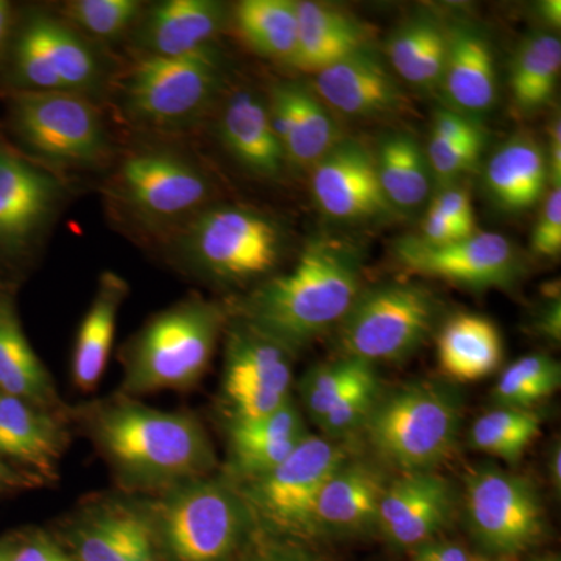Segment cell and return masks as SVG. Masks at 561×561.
Masks as SVG:
<instances>
[{"label": "cell", "mask_w": 561, "mask_h": 561, "mask_svg": "<svg viewBox=\"0 0 561 561\" xmlns=\"http://www.w3.org/2000/svg\"><path fill=\"white\" fill-rule=\"evenodd\" d=\"M224 321L219 306L201 298L158 313L128 353L124 378L127 397L194 386L213 359Z\"/></svg>", "instance_id": "4"}, {"label": "cell", "mask_w": 561, "mask_h": 561, "mask_svg": "<svg viewBox=\"0 0 561 561\" xmlns=\"http://www.w3.org/2000/svg\"><path fill=\"white\" fill-rule=\"evenodd\" d=\"M448 22L419 13L402 22L386 44V57L398 80L421 91H440L448 58Z\"/></svg>", "instance_id": "30"}, {"label": "cell", "mask_w": 561, "mask_h": 561, "mask_svg": "<svg viewBox=\"0 0 561 561\" xmlns=\"http://www.w3.org/2000/svg\"><path fill=\"white\" fill-rule=\"evenodd\" d=\"M298 33L291 68L321 72L362 49L371 47L370 33L356 18L321 2H297Z\"/></svg>", "instance_id": "26"}, {"label": "cell", "mask_w": 561, "mask_h": 561, "mask_svg": "<svg viewBox=\"0 0 561 561\" xmlns=\"http://www.w3.org/2000/svg\"><path fill=\"white\" fill-rule=\"evenodd\" d=\"M91 511L76 529L80 561H158L149 518L119 504Z\"/></svg>", "instance_id": "28"}, {"label": "cell", "mask_w": 561, "mask_h": 561, "mask_svg": "<svg viewBox=\"0 0 561 561\" xmlns=\"http://www.w3.org/2000/svg\"><path fill=\"white\" fill-rule=\"evenodd\" d=\"M387 481L362 461L346 460L324 482L316 507L319 530L357 531L378 526Z\"/></svg>", "instance_id": "29"}, {"label": "cell", "mask_w": 561, "mask_h": 561, "mask_svg": "<svg viewBox=\"0 0 561 561\" xmlns=\"http://www.w3.org/2000/svg\"><path fill=\"white\" fill-rule=\"evenodd\" d=\"M451 483L434 471L400 472L387 482L379 502L378 526L402 548H419L445 529L451 519Z\"/></svg>", "instance_id": "18"}, {"label": "cell", "mask_w": 561, "mask_h": 561, "mask_svg": "<svg viewBox=\"0 0 561 561\" xmlns=\"http://www.w3.org/2000/svg\"><path fill=\"white\" fill-rule=\"evenodd\" d=\"M234 20L251 49L264 58L290 65L297 47V2L243 0L236 7Z\"/></svg>", "instance_id": "37"}, {"label": "cell", "mask_w": 561, "mask_h": 561, "mask_svg": "<svg viewBox=\"0 0 561 561\" xmlns=\"http://www.w3.org/2000/svg\"><path fill=\"white\" fill-rule=\"evenodd\" d=\"M561 69L559 35L537 31L527 35L511 62L512 101L524 116L538 113L551 103Z\"/></svg>", "instance_id": "36"}, {"label": "cell", "mask_w": 561, "mask_h": 561, "mask_svg": "<svg viewBox=\"0 0 561 561\" xmlns=\"http://www.w3.org/2000/svg\"><path fill=\"white\" fill-rule=\"evenodd\" d=\"M117 186L128 208L150 225L175 224L201 213L209 201L205 173L169 151H140L121 165Z\"/></svg>", "instance_id": "15"}, {"label": "cell", "mask_w": 561, "mask_h": 561, "mask_svg": "<svg viewBox=\"0 0 561 561\" xmlns=\"http://www.w3.org/2000/svg\"><path fill=\"white\" fill-rule=\"evenodd\" d=\"M253 561H308L302 559V557L297 556V553L290 552H272L267 553V556H261L260 559Z\"/></svg>", "instance_id": "53"}, {"label": "cell", "mask_w": 561, "mask_h": 561, "mask_svg": "<svg viewBox=\"0 0 561 561\" xmlns=\"http://www.w3.org/2000/svg\"><path fill=\"white\" fill-rule=\"evenodd\" d=\"M448 58L440 87L445 108L479 121L497 101L493 46L474 22H448Z\"/></svg>", "instance_id": "21"}, {"label": "cell", "mask_w": 561, "mask_h": 561, "mask_svg": "<svg viewBox=\"0 0 561 561\" xmlns=\"http://www.w3.org/2000/svg\"><path fill=\"white\" fill-rule=\"evenodd\" d=\"M348 459L331 438L308 434L278 467L242 482L239 491L253 522L286 537H311L320 531L316 523L320 491Z\"/></svg>", "instance_id": "9"}, {"label": "cell", "mask_w": 561, "mask_h": 561, "mask_svg": "<svg viewBox=\"0 0 561 561\" xmlns=\"http://www.w3.org/2000/svg\"><path fill=\"white\" fill-rule=\"evenodd\" d=\"M65 445L51 412L0 391V459L36 481H51Z\"/></svg>", "instance_id": "22"}, {"label": "cell", "mask_w": 561, "mask_h": 561, "mask_svg": "<svg viewBox=\"0 0 561 561\" xmlns=\"http://www.w3.org/2000/svg\"><path fill=\"white\" fill-rule=\"evenodd\" d=\"M312 88L332 113L354 119L391 116L408 105L400 80L373 46L316 73Z\"/></svg>", "instance_id": "17"}, {"label": "cell", "mask_w": 561, "mask_h": 561, "mask_svg": "<svg viewBox=\"0 0 561 561\" xmlns=\"http://www.w3.org/2000/svg\"><path fill=\"white\" fill-rule=\"evenodd\" d=\"M373 154L383 195L394 213L413 214L430 203L435 184L419 140L405 131L389 133Z\"/></svg>", "instance_id": "34"}, {"label": "cell", "mask_w": 561, "mask_h": 561, "mask_svg": "<svg viewBox=\"0 0 561 561\" xmlns=\"http://www.w3.org/2000/svg\"><path fill=\"white\" fill-rule=\"evenodd\" d=\"M127 294V283L121 276L103 273L73 345L72 379L81 390L94 389L105 373L116 334L117 313Z\"/></svg>", "instance_id": "32"}, {"label": "cell", "mask_w": 561, "mask_h": 561, "mask_svg": "<svg viewBox=\"0 0 561 561\" xmlns=\"http://www.w3.org/2000/svg\"><path fill=\"white\" fill-rule=\"evenodd\" d=\"M538 331L551 341L560 342L561 335V306L560 298L552 300L542 309L538 317Z\"/></svg>", "instance_id": "49"}, {"label": "cell", "mask_w": 561, "mask_h": 561, "mask_svg": "<svg viewBox=\"0 0 561 561\" xmlns=\"http://www.w3.org/2000/svg\"><path fill=\"white\" fill-rule=\"evenodd\" d=\"M10 119L21 142L54 164L91 165L108 149L101 114L77 92H18Z\"/></svg>", "instance_id": "10"}, {"label": "cell", "mask_w": 561, "mask_h": 561, "mask_svg": "<svg viewBox=\"0 0 561 561\" xmlns=\"http://www.w3.org/2000/svg\"><path fill=\"white\" fill-rule=\"evenodd\" d=\"M90 420L95 445L128 485L164 490L205 478L216 467L208 434L190 413L162 412L122 398L99 408Z\"/></svg>", "instance_id": "2"}, {"label": "cell", "mask_w": 561, "mask_h": 561, "mask_svg": "<svg viewBox=\"0 0 561 561\" xmlns=\"http://www.w3.org/2000/svg\"><path fill=\"white\" fill-rule=\"evenodd\" d=\"M227 18L216 0H165L147 11L136 41L149 57H184L213 47Z\"/></svg>", "instance_id": "23"}, {"label": "cell", "mask_w": 561, "mask_h": 561, "mask_svg": "<svg viewBox=\"0 0 561 561\" xmlns=\"http://www.w3.org/2000/svg\"><path fill=\"white\" fill-rule=\"evenodd\" d=\"M548 471H549V479H551L553 489L557 490V493H560V489H561V446H560V443H557V445H553L552 449H551V454H549Z\"/></svg>", "instance_id": "51"}, {"label": "cell", "mask_w": 561, "mask_h": 561, "mask_svg": "<svg viewBox=\"0 0 561 561\" xmlns=\"http://www.w3.org/2000/svg\"><path fill=\"white\" fill-rule=\"evenodd\" d=\"M413 561H476L454 542L427 541L415 548Z\"/></svg>", "instance_id": "46"}, {"label": "cell", "mask_w": 561, "mask_h": 561, "mask_svg": "<svg viewBox=\"0 0 561 561\" xmlns=\"http://www.w3.org/2000/svg\"><path fill=\"white\" fill-rule=\"evenodd\" d=\"M308 435L294 401L261 420L230 423L231 471L239 482L278 467Z\"/></svg>", "instance_id": "27"}, {"label": "cell", "mask_w": 561, "mask_h": 561, "mask_svg": "<svg viewBox=\"0 0 561 561\" xmlns=\"http://www.w3.org/2000/svg\"><path fill=\"white\" fill-rule=\"evenodd\" d=\"M287 234L278 220L249 206L202 209L184 232L183 249L195 267L224 283L265 278L278 267Z\"/></svg>", "instance_id": "7"}, {"label": "cell", "mask_w": 561, "mask_h": 561, "mask_svg": "<svg viewBox=\"0 0 561 561\" xmlns=\"http://www.w3.org/2000/svg\"><path fill=\"white\" fill-rule=\"evenodd\" d=\"M11 561H73L44 537L31 538L11 551Z\"/></svg>", "instance_id": "45"}, {"label": "cell", "mask_w": 561, "mask_h": 561, "mask_svg": "<svg viewBox=\"0 0 561 561\" xmlns=\"http://www.w3.org/2000/svg\"><path fill=\"white\" fill-rule=\"evenodd\" d=\"M267 105L289 168L311 172L343 138L334 113L312 84L280 81L272 88Z\"/></svg>", "instance_id": "19"}, {"label": "cell", "mask_w": 561, "mask_h": 561, "mask_svg": "<svg viewBox=\"0 0 561 561\" xmlns=\"http://www.w3.org/2000/svg\"><path fill=\"white\" fill-rule=\"evenodd\" d=\"M35 483H39V481L0 459V493H13V491L31 489Z\"/></svg>", "instance_id": "48"}, {"label": "cell", "mask_w": 561, "mask_h": 561, "mask_svg": "<svg viewBox=\"0 0 561 561\" xmlns=\"http://www.w3.org/2000/svg\"><path fill=\"white\" fill-rule=\"evenodd\" d=\"M0 561H11V551L0 546Z\"/></svg>", "instance_id": "54"}, {"label": "cell", "mask_w": 561, "mask_h": 561, "mask_svg": "<svg viewBox=\"0 0 561 561\" xmlns=\"http://www.w3.org/2000/svg\"><path fill=\"white\" fill-rule=\"evenodd\" d=\"M60 201L61 186L50 173L0 146V250H24Z\"/></svg>", "instance_id": "20"}, {"label": "cell", "mask_w": 561, "mask_h": 561, "mask_svg": "<svg viewBox=\"0 0 561 561\" xmlns=\"http://www.w3.org/2000/svg\"><path fill=\"white\" fill-rule=\"evenodd\" d=\"M317 208L341 224H367L393 217L376 169L375 154L359 140L342 138L311 171Z\"/></svg>", "instance_id": "16"}, {"label": "cell", "mask_w": 561, "mask_h": 561, "mask_svg": "<svg viewBox=\"0 0 561 561\" xmlns=\"http://www.w3.org/2000/svg\"><path fill=\"white\" fill-rule=\"evenodd\" d=\"M483 184L491 203L502 213L534 209L551 190L545 147L529 133H516L491 154Z\"/></svg>", "instance_id": "25"}, {"label": "cell", "mask_w": 561, "mask_h": 561, "mask_svg": "<svg viewBox=\"0 0 561 561\" xmlns=\"http://www.w3.org/2000/svg\"><path fill=\"white\" fill-rule=\"evenodd\" d=\"M560 364L549 354L531 353L501 373L493 389L497 408L534 409L559 390Z\"/></svg>", "instance_id": "39"}, {"label": "cell", "mask_w": 561, "mask_h": 561, "mask_svg": "<svg viewBox=\"0 0 561 561\" xmlns=\"http://www.w3.org/2000/svg\"><path fill=\"white\" fill-rule=\"evenodd\" d=\"M381 394L378 375L362 382L356 389L350 391L341 402L334 405L317 426L324 432L327 438L335 440L346 435L353 434L357 430H362L371 409L375 408Z\"/></svg>", "instance_id": "42"}, {"label": "cell", "mask_w": 561, "mask_h": 561, "mask_svg": "<svg viewBox=\"0 0 561 561\" xmlns=\"http://www.w3.org/2000/svg\"><path fill=\"white\" fill-rule=\"evenodd\" d=\"M540 20L551 28V32L559 31L561 24V2L560 0H545L538 5Z\"/></svg>", "instance_id": "50"}, {"label": "cell", "mask_w": 561, "mask_h": 561, "mask_svg": "<svg viewBox=\"0 0 561 561\" xmlns=\"http://www.w3.org/2000/svg\"><path fill=\"white\" fill-rule=\"evenodd\" d=\"M461 427L459 394L431 381L379 394L365 421L368 445L400 472L432 471L454 453Z\"/></svg>", "instance_id": "3"}, {"label": "cell", "mask_w": 561, "mask_h": 561, "mask_svg": "<svg viewBox=\"0 0 561 561\" xmlns=\"http://www.w3.org/2000/svg\"><path fill=\"white\" fill-rule=\"evenodd\" d=\"M140 9L138 0H73L66 5V14L84 32L113 39L131 27Z\"/></svg>", "instance_id": "41"}, {"label": "cell", "mask_w": 561, "mask_h": 561, "mask_svg": "<svg viewBox=\"0 0 561 561\" xmlns=\"http://www.w3.org/2000/svg\"><path fill=\"white\" fill-rule=\"evenodd\" d=\"M442 305L423 284L393 280L362 289L339 323L343 356L367 364L404 359L437 331Z\"/></svg>", "instance_id": "6"}, {"label": "cell", "mask_w": 561, "mask_h": 561, "mask_svg": "<svg viewBox=\"0 0 561 561\" xmlns=\"http://www.w3.org/2000/svg\"><path fill=\"white\" fill-rule=\"evenodd\" d=\"M373 376H376L375 365L351 357H341L312 368L301 381V398L306 411L319 424L350 391Z\"/></svg>", "instance_id": "40"}, {"label": "cell", "mask_w": 561, "mask_h": 561, "mask_svg": "<svg viewBox=\"0 0 561 561\" xmlns=\"http://www.w3.org/2000/svg\"><path fill=\"white\" fill-rule=\"evenodd\" d=\"M427 209L454 221L467 231H479L478 225H476V214L474 208H472L470 192L459 186V184L438 190L437 195L430 202Z\"/></svg>", "instance_id": "44"}, {"label": "cell", "mask_w": 561, "mask_h": 561, "mask_svg": "<svg viewBox=\"0 0 561 561\" xmlns=\"http://www.w3.org/2000/svg\"><path fill=\"white\" fill-rule=\"evenodd\" d=\"M465 513L478 541L491 552L518 553L540 540L545 508L523 476L479 467L465 481Z\"/></svg>", "instance_id": "11"}, {"label": "cell", "mask_w": 561, "mask_h": 561, "mask_svg": "<svg viewBox=\"0 0 561 561\" xmlns=\"http://www.w3.org/2000/svg\"><path fill=\"white\" fill-rule=\"evenodd\" d=\"M548 162L549 186L561 187V121L552 117L548 128V147L545 149Z\"/></svg>", "instance_id": "47"}, {"label": "cell", "mask_w": 561, "mask_h": 561, "mask_svg": "<svg viewBox=\"0 0 561 561\" xmlns=\"http://www.w3.org/2000/svg\"><path fill=\"white\" fill-rule=\"evenodd\" d=\"M11 28V5L5 0H0V49L5 46Z\"/></svg>", "instance_id": "52"}, {"label": "cell", "mask_w": 561, "mask_h": 561, "mask_svg": "<svg viewBox=\"0 0 561 561\" xmlns=\"http://www.w3.org/2000/svg\"><path fill=\"white\" fill-rule=\"evenodd\" d=\"M394 257L412 275L474 290L505 289L523 271L518 250L496 232L476 231L446 245H427L416 236H405L394 242Z\"/></svg>", "instance_id": "13"}, {"label": "cell", "mask_w": 561, "mask_h": 561, "mask_svg": "<svg viewBox=\"0 0 561 561\" xmlns=\"http://www.w3.org/2000/svg\"><path fill=\"white\" fill-rule=\"evenodd\" d=\"M362 287V253L334 236L312 239L294 267L262 283L242 306V321L295 351L337 328Z\"/></svg>", "instance_id": "1"}, {"label": "cell", "mask_w": 561, "mask_h": 561, "mask_svg": "<svg viewBox=\"0 0 561 561\" xmlns=\"http://www.w3.org/2000/svg\"><path fill=\"white\" fill-rule=\"evenodd\" d=\"M442 371L459 382H474L500 368L504 357L501 331L478 313H456L437 330Z\"/></svg>", "instance_id": "31"}, {"label": "cell", "mask_w": 561, "mask_h": 561, "mask_svg": "<svg viewBox=\"0 0 561 561\" xmlns=\"http://www.w3.org/2000/svg\"><path fill=\"white\" fill-rule=\"evenodd\" d=\"M291 356L245 321L230 330L221 379L230 423L264 419L291 400Z\"/></svg>", "instance_id": "12"}, {"label": "cell", "mask_w": 561, "mask_h": 561, "mask_svg": "<svg viewBox=\"0 0 561 561\" xmlns=\"http://www.w3.org/2000/svg\"><path fill=\"white\" fill-rule=\"evenodd\" d=\"M219 138L232 160L251 175L278 180L287 165L271 119L267 102L257 92H234L219 121Z\"/></svg>", "instance_id": "24"}, {"label": "cell", "mask_w": 561, "mask_h": 561, "mask_svg": "<svg viewBox=\"0 0 561 561\" xmlns=\"http://www.w3.org/2000/svg\"><path fill=\"white\" fill-rule=\"evenodd\" d=\"M0 391L49 412L58 402L49 373L32 348L9 297H0Z\"/></svg>", "instance_id": "33"}, {"label": "cell", "mask_w": 561, "mask_h": 561, "mask_svg": "<svg viewBox=\"0 0 561 561\" xmlns=\"http://www.w3.org/2000/svg\"><path fill=\"white\" fill-rule=\"evenodd\" d=\"M153 511L173 561L227 560L254 523L238 486L208 476L164 489Z\"/></svg>", "instance_id": "5"}, {"label": "cell", "mask_w": 561, "mask_h": 561, "mask_svg": "<svg viewBox=\"0 0 561 561\" xmlns=\"http://www.w3.org/2000/svg\"><path fill=\"white\" fill-rule=\"evenodd\" d=\"M224 83V60L214 46L184 57L146 55L125 81V108L149 127H186L213 105Z\"/></svg>", "instance_id": "8"}, {"label": "cell", "mask_w": 561, "mask_h": 561, "mask_svg": "<svg viewBox=\"0 0 561 561\" xmlns=\"http://www.w3.org/2000/svg\"><path fill=\"white\" fill-rule=\"evenodd\" d=\"M542 419L535 409L496 408L472 423L471 446L516 463L540 437Z\"/></svg>", "instance_id": "38"}, {"label": "cell", "mask_w": 561, "mask_h": 561, "mask_svg": "<svg viewBox=\"0 0 561 561\" xmlns=\"http://www.w3.org/2000/svg\"><path fill=\"white\" fill-rule=\"evenodd\" d=\"M531 251L540 257H559L561 253V187L546 194L540 216L530 238Z\"/></svg>", "instance_id": "43"}, {"label": "cell", "mask_w": 561, "mask_h": 561, "mask_svg": "<svg viewBox=\"0 0 561 561\" xmlns=\"http://www.w3.org/2000/svg\"><path fill=\"white\" fill-rule=\"evenodd\" d=\"M486 146L481 122L445 108L435 113L426 151L435 191L459 183L478 165Z\"/></svg>", "instance_id": "35"}, {"label": "cell", "mask_w": 561, "mask_h": 561, "mask_svg": "<svg viewBox=\"0 0 561 561\" xmlns=\"http://www.w3.org/2000/svg\"><path fill=\"white\" fill-rule=\"evenodd\" d=\"M11 73L22 91L83 94L98 84L101 65L76 32L50 18L36 16L18 33Z\"/></svg>", "instance_id": "14"}]
</instances>
